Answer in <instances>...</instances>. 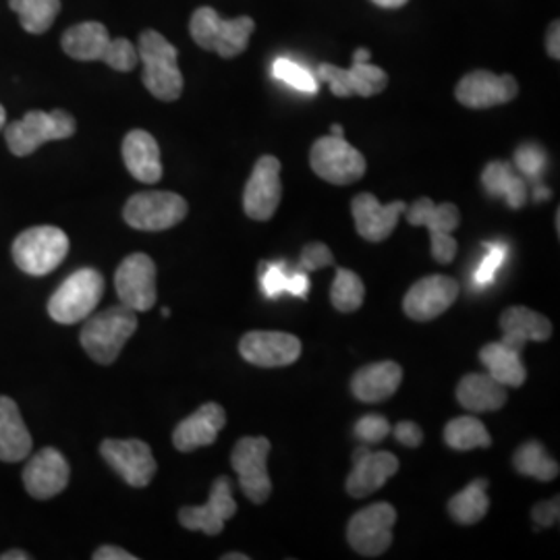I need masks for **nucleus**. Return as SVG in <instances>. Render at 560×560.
<instances>
[{
	"instance_id": "nucleus-21",
	"label": "nucleus",
	"mask_w": 560,
	"mask_h": 560,
	"mask_svg": "<svg viewBox=\"0 0 560 560\" xmlns=\"http://www.w3.org/2000/svg\"><path fill=\"white\" fill-rule=\"evenodd\" d=\"M69 463L57 448H42L23 469V483L32 499L48 501L60 494L69 483Z\"/></svg>"
},
{
	"instance_id": "nucleus-35",
	"label": "nucleus",
	"mask_w": 560,
	"mask_h": 560,
	"mask_svg": "<svg viewBox=\"0 0 560 560\" xmlns=\"http://www.w3.org/2000/svg\"><path fill=\"white\" fill-rule=\"evenodd\" d=\"M444 441L453 451H474L488 448L492 444L490 432L480 420L471 416H463L448 421L444 428Z\"/></svg>"
},
{
	"instance_id": "nucleus-17",
	"label": "nucleus",
	"mask_w": 560,
	"mask_h": 560,
	"mask_svg": "<svg viewBox=\"0 0 560 560\" xmlns=\"http://www.w3.org/2000/svg\"><path fill=\"white\" fill-rule=\"evenodd\" d=\"M104 460L133 488H145L156 476V459L152 448L143 441H115L108 439L101 444Z\"/></svg>"
},
{
	"instance_id": "nucleus-32",
	"label": "nucleus",
	"mask_w": 560,
	"mask_h": 560,
	"mask_svg": "<svg viewBox=\"0 0 560 560\" xmlns=\"http://www.w3.org/2000/svg\"><path fill=\"white\" fill-rule=\"evenodd\" d=\"M490 509L488 499V480L471 481L459 494L448 501L451 517L460 525H474L486 517Z\"/></svg>"
},
{
	"instance_id": "nucleus-11",
	"label": "nucleus",
	"mask_w": 560,
	"mask_h": 560,
	"mask_svg": "<svg viewBox=\"0 0 560 560\" xmlns=\"http://www.w3.org/2000/svg\"><path fill=\"white\" fill-rule=\"evenodd\" d=\"M312 171L332 185H351L365 175V159L345 138L326 136L312 145Z\"/></svg>"
},
{
	"instance_id": "nucleus-44",
	"label": "nucleus",
	"mask_w": 560,
	"mask_h": 560,
	"mask_svg": "<svg viewBox=\"0 0 560 560\" xmlns=\"http://www.w3.org/2000/svg\"><path fill=\"white\" fill-rule=\"evenodd\" d=\"M534 521L538 523V527H550L559 521V499H552V501L540 502L534 506L532 511Z\"/></svg>"
},
{
	"instance_id": "nucleus-54",
	"label": "nucleus",
	"mask_w": 560,
	"mask_h": 560,
	"mask_svg": "<svg viewBox=\"0 0 560 560\" xmlns=\"http://www.w3.org/2000/svg\"><path fill=\"white\" fill-rule=\"evenodd\" d=\"M162 316L168 318V316H171V310H168V307H162Z\"/></svg>"
},
{
	"instance_id": "nucleus-7",
	"label": "nucleus",
	"mask_w": 560,
	"mask_h": 560,
	"mask_svg": "<svg viewBox=\"0 0 560 560\" xmlns=\"http://www.w3.org/2000/svg\"><path fill=\"white\" fill-rule=\"evenodd\" d=\"M104 295V279L94 268H81L60 284L48 301V314L59 324H78L92 316Z\"/></svg>"
},
{
	"instance_id": "nucleus-38",
	"label": "nucleus",
	"mask_w": 560,
	"mask_h": 560,
	"mask_svg": "<svg viewBox=\"0 0 560 560\" xmlns=\"http://www.w3.org/2000/svg\"><path fill=\"white\" fill-rule=\"evenodd\" d=\"M332 264H335V258H332V252L328 249V245H324V243H310L301 252L298 270L307 275V272H316V270H322V268L332 266Z\"/></svg>"
},
{
	"instance_id": "nucleus-16",
	"label": "nucleus",
	"mask_w": 560,
	"mask_h": 560,
	"mask_svg": "<svg viewBox=\"0 0 560 560\" xmlns=\"http://www.w3.org/2000/svg\"><path fill=\"white\" fill-rule=\"evenodd\" d=\"M237 502L233 499V481L226 476L217 478L210 490V499L201 506H183L179 523L189 532H203L206 536H219L224 523L235 517Z\"/></svg>"
},
{
	"instance_id": "nucleus-41",
	"label": "nucleus",
	"mask_w": 560,
	"mask_h": 560,
	"mask_svg": "<svg viewBox=\"0 0 560 560\" xmlns=\"http://www.w3.org/2000/svg\"><path fill=\"white\" fill-rule=\"evenodd\" d=\"M515 162H517L520 171H523L525 175L536 177L541 168H544V164H546V156H544L540 148H536V145H523V148L517 150Z\"/></svg>"
},
{
	"instance_id": "nucleus-31",
	"label": "nucleus",
	"mask_w": 560,
	"mask_h": 560,
	"mask_svg": "<svg viewBox=\"0 0 560 560\" xmlns=\"http://www.w3.org/2000/svg\"><path fill=\"white\" fill-rule=\"evenodd\" d=\"M481 183H483L486 191L492 198H504V201L513 210L523 208L525 198H527V189H525V183L521 179L520 173L511 164H506V162H490L483 168Z\"/></svg>"
},
{
	"instance_id": "nucleus-2",
	"label": "nucleus",
	"mask_w": 560,
	"mask_h": 560,
	"mask_svg": "<svg viewBox=\"0 0 560 560\" xmlns=\"http://www.w3.org/2000/svg\"><path fill=\"white\" fill-rule=\"evenodd\" d=\"M138 330V312L127 305L108 307L96 316H88L81 328V347L83 351L101 365L115 363L125 347Z\"/></svg>"
},
{
	"instance_id": "nucleus-14",
	"label": "nucleus",
	"mask_w": 560,
	"mask_h": 560,
	"mask_svg": "<svg viewBox=\"0 0 560 560\" xmlns=\"http://www.w3.org/2000/svg\"><path fill=\"white\" fill-rule=\"evenodd\" d=\"M318 80L328 83L330 92L337 98H370L384 92L388 85V75L372 62H353L349 69L322 62L318 67Z\"/></svg>"
},
{
	"instance_id": "nucleus-26",
	"label": "nucleus",
	"mask_w": 560,
	"mask_h": 560,
	"mask_svg": "<svg viewBox=\"0 0 560 560\" xmlns=\"http://www.w3.org/2000/svg\"><path fill=\"white\" fill-rule=\"evenodd\" d=\"M502 342L523 353L525 345L552 337V322L529 307H509L501 316Z\"/></svg>"
},
{
	"instance_id": "nucleus-37",
	"label": "nucleus",
	"mask_w": 560,
	"mask_h": 560,
	"mask_svg": "<svg viewBox=\"0 0 560 560\" xmlns=\"http://www.w3.org/2000/svg\"><path fill=\"white\" fill-rule=\"evenodd\" d=\"M272 73H275L277 80L289 83V85L295 88V90L307 92V94H316V92H318V81H316V78H314L310 71L301 69L300 65H295L293 60H275Z\"/></svg>"
},
{
	"instance_id": "nucleus-36",
	"label": "nucleus",
	"mask_w": 560,
	"mask_h": 560,
	"mask_svg": "<svg viewBox=\"0 0 560 560\" xmlns=\"http://www.w3.org/2000/svg\"><path fill=\"white\" fill-rule=\"evenodd\" d=\"M363 298H365L363 280L353 270L337 268V277L330 289L332 305L342 314H353L360 310Z\"/></svg>"
},
{
	"instance_id": "nucleus-19",
	"label": "nucleus",
	"mask_w": 560,
	"mask_h": 560,
	"mask_svg": "<svg viewBox=\"0 0 560 560\" xmlns=\"http://www.w3.org/2000/svg\"><path fill=\"white\" fill-rule=\"evenodd\" d=\"M240 353L258 368H287L300 360L301 342L289 332L254 330L241 339Z\"/></svg>"
},
{
	"instance_id": "nucleus-50",
	"label": "nucleus",
	"mask_w": 560,
	"mask_h": 560,
	"mask_svg": "<svg viewBox=\"0 0 560 560\" xmlns=\"http://www.w3.org/2000/svg\"><path fill=\"white\" fill-rule=\"evenodd\" d=\"M370 59H372V50L368 48H358L353 52V62H370Z\"/></svg>"
},
{
	"instance_id": "nucleus-33",
	"label": "nucleus",
	"mask_w": 560,
	"mask_h": 560,
	"mask_svg": "<svg viewBox=\"0 0 560 560\" xmlns=\"http://www.w3.org/2000/svg\"><path fill=\"white\" fill-rule=\"evenodd\" d=\"M9 7L18 13L21 27L34 36L46 34L60 13V0H9Z\"/></svg>"
},
{
	"instance_id": "nucleus-45",
	"label": "nucleus",
	"mask_w": 560,
	"mask_h": 560,
	"mask_svg": "<svg viewBox=\"0 0 560 560\" xmlns=\"http://www.w3.org/2000/svg\"><path fill=\"white\" fill-rule=\"evenodd\" d=\"M284 291L291 293V295H295V298H307V291H310L307 275L300 272V270L291 272V275L287 277V289H284Z\"/></svg>"
},
{
	"instance_id": "nucleus-47",
	"label": "nucleus",
	"mask_w": 560,
	"mask_h": 560,
	"mask_svg": "<svg viewBox=\"0 0 560 560\" xmlns=\"http://www.w3.org/2000/svg\"><path fill=\"white\" fill-rule=\"evenodd\" d=\"M546 50H548V57L550 59H560V23L559 21H552V25L548 27V34H546Z\"/></svg>"
},
{
	"instance_id": "nucleus-23",
	"label": "nucleus",
	"mask_w": 560,
	"mask_h": 560,
	"mask_svg": "<svg viewBox=\"0 0 560 560\" xmlns=\"http://www.w3.org/2000/svg\"><path fill=\"white\" fill-rule=\"evenodd\" d=\"M402 201L381 203L372 194H360L351 201V214L358 226V233L370 243L386 241L397 229L400 214L405 212Z\"/></svg>"
},
{
	"instance_id": "nucleus-40",
	"label": "nucleus",
	"mask_w": 560,
	"mask_h": 560,
	"mask_svg": "<svg viewBox=\"0 0 560 560\" xmlns=\"http://www.w3.org/2000/svg\"><path fill=\"white\" fill-rule=\"evenodd\" d=\"M261 287L266 291L268 298H279L280 293H284L287 289V270L282 264H260Z\"/></svg>"
},
{
	"instance_id": "nucleus-12",
	"label": "nucleus",
	"mask_w": 560,
	"mask_h": 560,
	"mask_svg": "<svg viewBox=\"0 0 560 560\" xmlns=\"http://www.w3.org/2000/svg\"><path fill=\"white\" fill-rule=\"evenodd\" d=\"M268 455L270 441L264 436H245L231 453V463L240 478L241 490L254 504H264L272 494V481L266 465Z\"/></svg>"
},
{
	"instance_id": "nucleus-39",
	"label": "nucleus",
	"mask_w": 560,
	"mask_h": 560,
	"mask_svg": "<svg viewBox=\"0 0 560 560\" xmlns=\"http://www.w3.org/2000/svg\"><path fill=\"white\" fill-rule=\"evenodd\" d=\"M390 434V423L382 416H365L355 423V436L363 444H378Z\"/></svg>"
},
{
	"instance_id": "nucleus-51",
	"label": "nucleus",
	"mask_w": 560,
	"mask_h": 560,
	"mask_svg": "<svg viewBox=\"0 0 560 560\" xmlns=\"http://www.w3.org/2000/svg\"><path fill=\"white\" fill-rule=\"evenodd\" d=\"M330 136H335V138H345V129H342L340 125H332V127H330Z\"/></svg>"
},
{
	"instance_id": "nucleus-48",
	"label": "nucleus",
	"mask_w": 560,
	"mask_h": 560,
	"mask_svg": "<svg viewBox=\"0 0 560 560\" xmlns=\"http://www.w3.org/2000/svg\"><path fill=\"white\" fill-rule=\"evenodd\" d=\"M0 560H30V555L23 550H9L0 555Z\"/></svg>"
},
{
	"instance_id": "nucleus-34",
	"label": "nucleus",
	"mask_w": 560,
	"mask_h": 560,
	"mask_svg": "<svg viewBox=\"0 0 560 560\" xmlns=\"http://www.w3.org/2000/svg\"><path fill=\"white\" fill-rule=\"evenodd\" d=\"M515 469L520 471L521 476L527 478H536L540 481L555 480L559 476V463L548 457L546 448L541 446L540 442L529 441L521 444L520 448L515 451Z\"/></svg>"
},
{
	"instance_id": "nucleus-27",
	"label": "nucleus",
	"mask_w": 560,
	"mask_h": 560,
	"mask_svg": "<svg viewBox=\"0 0 560 560\" xmlns=\"http://www.w3.org/2000/svg\"><path fill=\"white\" fill-rule=\"evenodd\" d=\"M402 382V370L395 361H378L361 368L351 381V390L361 402L390 399Z\"/></svg>"
},
{
	"instance_id": "nucleus-46",
	"label": "nucleus",
	"mask_w": 560,
	"mask_h": 560,
	"mask_svg": "<svg viewBox=\"0 0 560 560\" xmlns=\"http://www.w3.org/2000/svg\"><path fill=\"white\" fill-rule=\"evenodd\" d=\"M94 560H138V557L122 550L119 546H101L94 552Z\"/></svg>"
},
{
	"instance_id": "nucleus-4",
	"label": "nucleus",
	"mask_w": 560,
	"mask_h": 560,
	"mask_svg": "<svg viewBox=\"0 0 560 560\" xmlns=\"http://www.w3.org/2000/svg\"><path fill=\"white\" fill-rule=\"evenodd\" d=\"M256 23L247 15L235 20H222L212 7H200L189 21V34L194 42L222 59H235L247 50Z\"/></svg>"
},
{
	"instance_id": "nucleus-22",
	"label": "nucleus",
	"mask_w": 560,
	"mask_h": 560,
	"mask_svg": "<svg viewBox=\"0 0 560 560\" xmlns=\"http://www.w3.org/2000/svg\"><path fill=\"white\" fill-rule=\"evenodd\" d=\"M397 471L399 459L393 453H372L370 446H360L353 453V471L347 478V492L353 499H365L378 492Z\"/></svg>"
},
{
	"instance_id": "nucleus-42",
	"label": "nucleus",
	"mask_w": 560,
	"mask_h": 560,
	"mask_svg": "<svg viewBox=\"0 0 560 560\" xmlns=\"http://www.w3.org/2000/svg\"><path fill=\"white\" fill-rule=\"evenodd\" d=\"M490 254L486 256V260L481 261L478 272H476V282L478 284H490L494 280L497 270L501 268L504 261V247L502 245H488Z\"/></svg>"
},
{
	"instance_id": "nucleus-30",
	"label": "nucleus",
	"mask_w": 560,
	"mask_h": 560,
	"mask_svg": "<svg viewBox=\"0 0 560 560\" xmlns=\"http://www.w3.org/2000/svg\"><path fill=\"white\" fill-rule=\"evenodd\" d=\"M480 360L486 365V374L504 386H523L527 381V370L521 361L520 351L511 349L502 340L481 347Z\"/></svg>"
},
{
	"instance_id": "nucleus-52",
	"label": "nucleus",
	"mask_w": 560,
	"mask_h": 560,
	"mask_svg": "<svg viewBox=\"0 0 560 560\" xmlns=\"http://www.w3.org/2000/svg\"><path fill=\"white\" fill-rule=\"evenodd\" d=\"M222 560H249L247 555H240V552H233V555H224Z\"/></svg>"
},
{
	"instance_id": "nucleus-3",
	"label": "nucleus",
	"mask_w": 560,
	"mask_h": 560,
	"mask_svg": "<svg viewBox=\"0 0 560 560\" xmlns=\"http://www.w3.org/2000/svg\"><path fill=\"white\" fill-rule=\"evenodd\" d=\"M138 57L143 65L145 90L162 102L179 101L183 73L177 65V48L154 30H145L138 42Z\"/></svg>"
},
{
	"instance_id": "nucleus-49",
	"label": "nucleus",
	"mask_w": 560,
	"mask_h": 560,
	"mask_svg": "<svg viewBox=\"0 0 560 560\" xmlns=\"http://www.w3.org/2000/svg\"><path fill=\"white\" fill-rule=\"evenodd\" d=\"M372 2L384 7V9H399V7H405L409 0H372Z\"/></svg>"
},
{
	"instance_id": "nucleus-18",
	"label": "nucleus",
	"mask_w": 560,
	"mask_h": 560,
	"mask_svg": "<svg viewBox=\"0 0 560 560\" xmlns=\"http://www.w3.org/2000/svg\"><path fill=\"white\" fill-rule=\"evenodd\" d=\"M459 298V282L451 277H425L405 295L402 310L411 320L430 322L442 316Z\"/></svg>"
},
{
	"instance_id": "nucleus-10",
	"label": "nucleus",
	"mask_w": 560,
	"mask_h": 560,
	"mask_svg": "<svg viewBox=\"0 0 560 560\" xmlns=\"http://www.w3.org/2000/svg\"><path fill=\"white\" fill-rule=\"evenodd\" d=\"M397 523V511L388 502H376L355 513L349 527L347 540L361 557L376 559L393 544V527Z\"/></svg>"
},
{
	"instance_id": "nucleus-5",
	"label": "nucleus",
	"mask_w": 560,
	"mask_h": 560,
	"mask_svg": "<svg viewBox=\"0 0 560 560\" xmlns=\"http://www.w3.org/2000/svg\"><path fill=\"white\" fill-rule=\"evenodd\" d=\"M13 261L25 275L46 277L57 270L69 254V237L59 226H34L13 241Z\"/></svg>"
},
{
	"instance_id": "nucleus-24",
	"label": "nucleus",
	"mask_w": 560,
	"mask_h": 560,
	"mask_svg": "<svg viewBox=\"0 0 560 560\" xmlns=\"http://www.w3.org/2000/svg\"><path fill=\"white\" fill-rule=\"evenodd\" d=\"M226 423V413L219 402H206L196 413L180 421L173 432V444L179 453H194L214 444Z\"/></svg>"
},
{
	"instance_id": "nucleus-9",
	"label": "nucleus",
	"mask_w": 560,
	"mask_h": 560,
	"mask_svg": "<svg viewBox=\"0 0 560 560\" xmlns=\"http://www.w3.org/2000/svg\"><path fill=\"white\" fill-rule=\"evenodd\" d=\"M187 201L171 191H141L131 196L122 219L136 231L159 233L177 226L187 217Z\"/></svg>"
},
{
	"instance_id": "nucleus-15",
	"label": "nucleus",
	"mask_w": 560,
	"mask_h": 560,
	"mask_svg": "<svg viewBox=\"0 0 560 560\" xmlns=\"http://www.w3.org/2000/svg\"><path fill=\"white\" fill-rule=\"evenodd\" d=\"M282 198L280 161L275 156H261L256 162L252 177L243 191V208L252 221H270Z\"/></svg>"
},
{
	"instance_id": "nucleus-13",
	"label": "nucleus",
	"mask_w": 560,
	"mask_h": 560,
	"mask_svg": "<svg viewBox=\"0 0 560 560\" xmlns=\"http://www.w3.org/2000/svg\"><path fill=\"white\" fill-rule=\"evenodd\" d=\"M120 303L133 312H148L156 303V264L145 254H131L120 261L115 275Z\"/></svg>"
},
{
	"instance_id": "nucleus-28",
	"label": "nucleus",
	"mask_w": 560,
	"mask_h": 560,
	"mask_svg": "<svg viewBox=\"0 0 560 560\" xmlns=\"http://www.w3.org/2000/svg\"><path fill=\"white\" fill-rule=\"evenodd\" d=\"M32 453V436L18 402L0 397V460L20 463Z\"/></svg>"
},
{
	"instance_id": "nucleus-43",
	"label": "nucleus",
	"mask_w": 560,
	"mask_h": 560,
	"mask_svg": "<svg viewBox=\"0 0 560 560\" xmlns=\"http://www.w3.org/2000/svg\"><path fill=\"white\" fill-rule=\"evenodd\" d=\"M395 439L409 448H418L423 442V432L416 421H400L395 425Z\"/></svg>"
},
{
	"instance_id": "nucleus-20",
	"label": "nucleus",
	"mask_w": 560,
	"mask_h": 560,
	"mask_svg": "<svg viewBox=\"0 0 560 560\" xmlns=\"http://www.w3.org/2000/svg\"><path fill=\"white\" fill-rule=\"evenodd\" d=\"M520 83L513 75H494L490 71H471L457 83L455 96L467 108H492L515 101Z\"/></svg>"
},
{
	"instance_id": "nucleus-8",
	"label": "nucleus",
	"mask_w": 560,
	"mask_h": 560,
	"mask_svg": "<svg viewBox=\"0 0 560 560\" xmlns=\"http://www.w3.org/2000/svg\"><path fill=\"white\" fill-rule=\"evenodd\" d=\"M407 212V222L411 226H425L432 241V256L439 264H451L457 256V241L453 231L459 226V208L451 201L434 203L430 198L413 201Z\"/></svg>"
},
{
	"instance_id": "nucleus-6",
	"label": "nucleus",
	"mask_w": 560,
	"mask_h": 560,
	"mask_svg": "<svg viewBox=\"0 0 560 560\" xmlns=\"http://www.w3.org/2000/svg\"><path fill=\"white\" fill-rule=\"evenodd\" d=\"M75 119L65 110H32L4 129V140L15 156H30L48 141L69 140L75 133Z\"/></svg>"
},
{
	"instance_id": "nucleus-25",
	"label": "nucleus",
	"mask_w": 560,
	"mask_h": 560,
	"mask_svg": "<svg viewBox=\"0 0 560 560\" xmlns=\"http://www.w3.org/2000/svg\"><path fill=\"white\" fill-rule=\"evenodd\" d=\"M122 161L131 177L154 185L162 179L161 148L148 131L133 129L122 140Z\"/></svg>"
},
{
	"instance_id": "nucleus-29",
	"label": "nucleus",
	"mask_w": 560,
	"mask_h": 560,
	"mask_svg": "<svg viewBox=\"0 0 560 560\" xmlns=\"http://www.w3.org/2000/svg\"><path fill=\"white\" fill-rule=\"evenodd\" d=\"M506 386L490 374H467L457 386V400L471 413L499 411L506 402Z\"/></svg>"
},
{
	"instance_id": "nucleus-1",
	"label": "nucleus",
	"mask_w": 560,
	"mask_h": 560,
	"mask_svg": "<svg viewBox=\"0 0 560 560\" xmlns=\"http://www.w3.org/2000/svg\"><path fill=\"white\" fill-rule=\"evenodd\" d=\"M62 50L67 57L75 60H102L110 69L129 73L138 67L140 57L138 48L127 40V38H117L113 40L108 36L106 25L101 21H83L73 27H69L62 34Z\"/></svg>"
},
{
	"instance_id": "nucleus-53",
	"label": "nucleus",
	"mask_w": 560,
	"mask_h": 560,
	"mask_svg": "<svg viewBox=\"0 0 560 560\" xmlns=\"http://www.w3.org/2000/svg\"><path fill=\"white\" fill-rule=\"evenodd\" d=\"M4 122H7V113H4V108H2V104H0V131L4 129Z\"/></svg>"
}]
</instances>
